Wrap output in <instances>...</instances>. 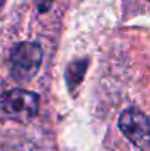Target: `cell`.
<instances>
[{"mask_svg": "<svg viewBox=\"0 0 150 151\" xmlns=\"http://www.w3.org/2000/svg\"><path fill=\"white\" fill-rule=\"evenodd\" d=\"M40 106V99L36 93L15 88L0 96V119H9L15 122L31 120Z\"/></svg>", "mask_w": 150, "mask_h": 151, "instance_id": "1", "label": "cell"}, {"mask_svg": "<svg viewBox=\"0 0 150 151\" xmlns=\"http://www.w3.org/2000/svg\"><path fill=\"white\" fill-rule=\"evenodd\" d=\"M41 60L43 50L40 44L31 41L18 43L9 56L10 73L18 82H28L38 72Z\"/></svg>", "mask_w": 150, "mask_h": 151, "instance_id": "2", "label": "cell"}, {"mask_svg": "<svg viewBox=\"0 0 150 151\" xmlns=\"http://www.w3.org/2000/svg\"><path fill=\"white\" fill-rule=\"evenodd\" d=\"M119 129L140 151H150V119L137 109H127L119 116Z\"/></svg>", "mask_w": 150, "mask_h": 151, "instance_id": "3", "label": "cell"}, {"mask_svg": "<svg viewBox=\"0 0 150 151\" xmlns=\"http://www.w3.org/2000/svg\"><path fill=\"white\" fill-rule=\"evenodd\" d=\"M87 66H88L87 60H78V62L71 63L66 68V82H68V87L72 93L81 84V81L84 78V73L87 70Z\"/></svg>", "mask_w": 150, "mask_h": 151, "instance_id": "4", "label": "cell"}, {"mask_svg": "<svg viewBox=\"0 0 150 151\" xmlns=\"http://www.w3.org/2000/svg\"><path fill=\"white\" fill-rule=\"evenodd\" d=\"M36 3L40 12H47L53 4V0H36Z\"/></svg>", "mask_w": 150, "mask_h": 151, "instance_id": "5", "label": "cell"}]
</instances>
